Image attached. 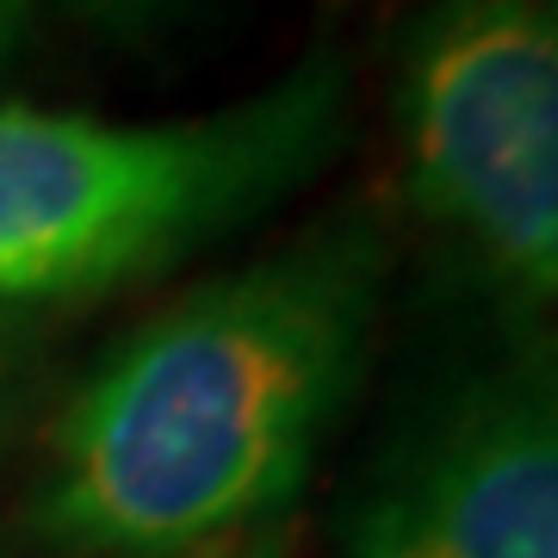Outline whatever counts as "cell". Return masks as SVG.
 Listing matches in <instances>:
<instances>
[{
  "mask_svg": "<svg viewBox=\"0 0 558 558\" xmlns=\"http://www.w3.org/2000/svg\"><path fill=\"white\" fill-rule=\"evenodd\" d=\"M385 236L336 218L137 323L69 391L32 521L94 558H211L279 521L354 403Z\"/></svg>",
  "mask_w": 558,
  "mask_h": 558,
  "instance_id": "1",
  "label": "cell"
},
{
  "mask_svg": "<svg viewBox=\"0 0 558 558\" xmlns=\"http://www.w3.org/2000/svg\"><path fill=\"white\" fill-rule=\"evenodd\" d=\"M348 137V69L311 57L199 119L0 106V304L112 292L286 199Z\"/></svg>",
  "mask_w": 558,
  "mask_h": 558,
  "instance_id": "2",
  "label": "cell"
},
{
  "mask_svg": "<svg viewBox=\"0 0 558 558\" xmlns=\"http://www.w3.org/2000/svg\"><path fill=\"white\" fill-rule=\"evenodd\" d=\"M422 218L558 317V0H440L398 87Z\"/></svg>",
  "mask_w": 558,
  "mask_h": 558,
  "instance_id": "3",
  "label": "cell"
},
{
  "mask_svg": "<svg viewBox=\"0 0 558 558\" xmlns=\"http://www.w3.org/2000/svg\"><path fill=\"white\" fill-rule=\"evenodd\" d=\"M354 558H558V366L440 403L354 521Z\"/></svg>",
  "mask_w": 558,
  "mask_h": 558,
  "instance_id": "4",
  "label": "cell"
},
{
  "mask_svg": "<svg viewBox=\"0 0 558 558\" xmlns=\"http://www.w3.org/2000/svg\"><path fill=\"white\" fill-rule=\"evenodd\" d=\"M38 366H44L38 311L0 304V435L25 416V403H32V391H38Z\"/></svg>",
  "mask_w": 558,
  "mask_h": 558,
  "instance_id": "5",
  "label": "cell"
},
{
  "mask_svg": "<svg viewBox=\"0 0 558 558\" xmlns=\"http://www.w3.org/2000/svg\"><path fill=\"white\" fill-rule=\"evenodd\" d=\"M87 20H106V25H137V20H156L168 0H75Z\"/></svg>",
  "mask_w": 558,
  "mask_h": 558,
  "instance_id": "6",
  "label": "cell"
},
{
  "mask_svg": "<svg viewBox=\"0 0 558 558\" xmlns=\"http://www.w3.org/2000/svg\"><path fill=\"white\" fill-rule=\"evenodd\" d=\"M25 20H32V0H0V57H7L13 44H20Z\"/></svg>",
  "mask_w": 558,
  "mask_h": 558,
  "instance_id": "7",
  "label": "cell"
}]
</instances>
